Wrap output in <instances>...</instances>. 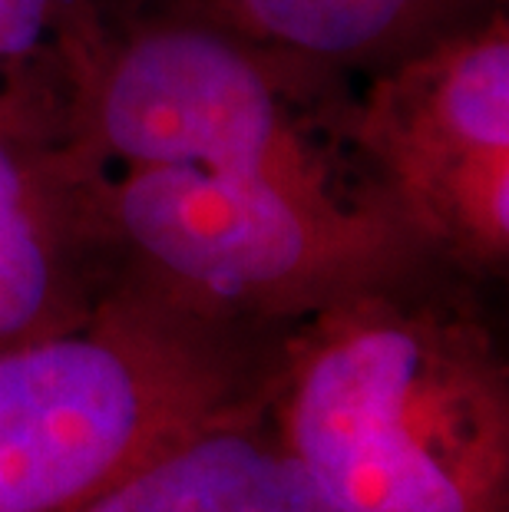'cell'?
Here are the masks:
<instances>
[{"label": "cell", "mask_w": 509, "mask_h": 512, "mask_svg": "<svg viewBox=\"0 0 509 512\" xmlns=\"http://www.w3.org/2000/svg\"><path fill=\"white\" fill-rule=\"evenodd\" d=\"M93 139L119 235L202 318L314 314L397 275L391 228L348 215L232 27L136 34L103 67Z\"/></svg>", "instance_id": "6da1fadb"}, {"label": "cell", "mask_w": 509, "mask_h": 512, "mask_svg": "<svg viewBox=\"0 0 509 512\" xmlns=\"http://www.w3.org/2000/svg\"><path fill=\"white\" fill-rule=\"evenodd\" d=\"M262 407L344 512H509V403L493 344L407 298L400 278L308 314Z\"/></svg>", "instance_id": "7a4b0ae2"}, {"label": "cell", "mask_w": 509, "mask_h": 512, "mask_svg": "<svg viewBox=\"0 0 509 512\" xmlns=\"http://www.w3.org/2000/svg\"><path fill=\"white\" fill-rule=\"evenodd\" d=\"M215 324L162 294L0 347V512H83L262 397Z\"/></svg>", "instance_id": "3957f363"}, {"label": "cell", "mask_w": 509, "mask_h": 512, "mask_svg": "<svg viewBox=\"0 0 509 512\" xmlns=\"http://www.w3.org/2000/svg\"><path fill=\"white\" fill-rule=\"evenodd\" d=\"M414 189L437 205L430 228L473 255L503 258L509 238V40L463 37L420 76L417 129L400 143Z\"/></svg>", "instance_id": "277c9868"}, {"label": "cell", "mask_w": 509, "mask_h": 512, "mask_svg": "<svg viewBox=\"0 0 509 512\" xmlns=\"http://www.w3.org/2000/svg\"><path fill=\"white\" fill-rule=\"evenodd\" d=\"M83 512H344L268 427L262 397L212 420Z\"/></svg>", "instance_id": "5b68a950"}, {"label": "cell", "mask_w": 509, "mask_h": 512, "mask_svg": "<svg viewBox=\"0 0 509 512\" xmlns=\"http://www.w3.org/2000/svg\"><path fill=\"white\" fill-rule=\"evenodd\" d=\"M443 0H219L235 34L321 60H361L420 30Z\"/></svg>", "instance_id": "8992f818"}, {"label": "cell", "mask_w": 509, "mask_h": 512, "mask_svg": "<svg viewBox=\"0 0 509 512\" xmlns=\"http://www.w3.org/2000/svg\"><path fill=\"white\" fill-rule=\"evenodd\" d=\"M80 321L70 314L67 285L47 215L17 152L0 139V347L43 337Z\"/></svg>", "instance_id": "52a82bcc"}]
</instances>
